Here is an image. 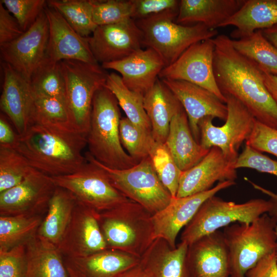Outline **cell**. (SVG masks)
Masks as SVG:
<instances>
[{
    "label": "cell",
    "mask_w": 277,
    "mask_h": 277,
    "mask_svg": "<svg viewBox=\"0 0 277 277\" xmlns=\"http://www.w3.org/2000/svg\"><path fill=\"white\" fill-rule=\"evenodd\" d=\"M165 144L182 171L200 162L210 150L203 148L194 139L184 108L172 118Z\"/></svg>",
    "instance_id": "cell-27"
},
{
    "label": "cell",
    "mask_w": 277,
    "mask_h": 277,
    "mask_svg": "<svg viewBox=\"0 0 277 277\" xmlns=\"http://www.w3.org/2000/svg\"><path fill=\"white\" fill-rule=\"evenodd\" d=\"M24 32L15 17L0 2V46L14 41Z\"/></svg>",
    "instance_id": "cell-47"
},
{
    "label": "cell",
    "mask_w": 277,
    "mask_h": 277,
    "mask_svg": "<svg viewBox=\"0 0 277 277\" xmlns=\"http://www.w3.org/2000/svg\"><path fill=\"white\" fill-rule=\"evenodd\" d=\"M25 277H70L56 246L37 234L26 244Z\"/></svg>",
    "instance_id": "cell-31"
},
{
    "label": "cell",
    "mask_w": 277,
    "mask_h": 277,
    "mask_svg": "<svg viewBox=\"0 0 277 277\" xmlns=\"http://www.w3.org/2000/svg\"><path fill=\"white\" fill-rule=\"evenodd\" d=\"M97 214L77 201L71 222L57 247L63 257H85L108 249Z\"/></svg>",
    "instance_id": "cell-17"
},
{
    "label": "cell",
    "mask_w": 277,
    "mask_h": 277,
    "mask_svg": "<svg viewBox=\"0 0 277 277\" xmlns=\"http://www.w3.org/2000/svg\"><path fill=\"white\" fill-rule=\"evenodd\" d=\"M29 83L32 94L54 97L66 103L65 82L60 62L45 57Z\"/></svg>",
    "instance_id": "cell-37"
},
{
    "label": "cell",
    "mask_w": 277,
    "mask_h": 277,
    "mask_svg": "<svg viewBox=\"0 0 277 277\" xmlns=\"http://www.w3.org/2000/svg\"><path fill=\"white\" fill-rule=\"evenodd\" d=\"M190 277H230L229 256L223 232L216 231L188 245Z\"/></svg>",
    "instance_id": "cell-21"
},
{
    "label": "cell",
    "mask_w": 277,
    "mask_h": 277,
    "mask_svg": "<svg viewBox=\"0 0 277 277\" xmlns=\"http://www.w3.org/2000/svg\"><path fill=\"white\" fill-rule=\"evenodd\" d=\"M47 4L82 37H88L97 27L93 19L92 0H50Z\"/></svg>",
    "instance_id": "cell-36"
},
{
    "label": "cell",
    "mask_w": 277,
    "mask_h": 277,
    "mask_svg": "<svg viewBox=\"0 0 277 277\" xmlns=\"http://www.w3.org/2000/svg\"><path fill=\"white\" fill-rule=\"evenodd\" d=\"M245 144L260 152H267L277 157V129L256 120Z\"/></svg>",
    "instance_id": "cell-45"
},
{
    "label": "cell",
    "mask_w": 277,
    "mask_h": 277,
    "mask_svg": "<svg viewBox=\"0 0 277 277\" xmlns=\"http://www.w3.org/2000/svg\"><path fill=\"white\" fill-rule=\"evenodd\" d=\"M213 70L221 93L240 101L259 122L277 129V105L266 88L264 72L237 51L225 34L213 38Z\"/></svg>",
    "instance_id": "cell-1"
},
{
    "label": "cell",
    "mask_w": 277,
    "mask_h": 277,
    "mask_svg": "<svg viewBox=\"0 0 277 277\" xmlns=\"http://www.w3.org/2000/svg\"><path fill=\"white\" fill-rule=\"evenodd\" d=\"M235 184L233 181L220 182L207 191L184 197H173L165 208L152 215L154 239H162L172 248H175L180 231L192 219L202 205L220 191Z\"/></svg>",
    "instance_id": "cell-15"
},
{
    "label": "cell",
    "mask_w": 277,
    "mask_h": 277,
    "mask_svg": "<svg viewBox=\"0 0 277 277\" xmlns=\"http://www.w3.org/2000/svg\"><path fill=\"white\" fill-rule=\"evenodd\" d=\"M246 180L250 183V184L253 186V187L261 191L263 193L268 195L269 197V199L272 202L273 204V208L272 211L269 213L270 215H272L275 214H277V193L273 192V191L266 189L252 182L247 180Z\"/></svg>",
    "instance_id": "cell-52"
},
{
    "label": "cell",
    "mask_w": 277,
    "mask_h": 277,
    "mask_svg": "<svg viewBox=\"0 0 277 277\" xmlns=\"http://www.w3.org/2000/svg\"><path fill=\"white\" fill-rule=\"evenodd\" d=\"M26 267V244L0 250V277H25Z\"/></svg>",
    "instance_id": "cell-43"
},
{
    "label": "cell",
    "mask_w": 277,
    "mask_h": 277,
    "mask_svg": "<svg viewBox=\"0 0 277 277\" xmlns=\"http://www.w3.org/2000/svg\"><path fill=\"white\" fill-rule=\"evenodd\" d=\"M276 24L277 0H245L243 6L220 27H235L230 36L232 39H238Z\"/></svg>",
    "instance_id": "cell-29"
},
{
    "label": "cell",
    "mask_w": 277,
    "mask_h": 277,
    "mask_svg": "<svg viewBox=\"0 0 277 277\" xmlns=\"http://www.w3.org/2000/svg\"><path fill=\"white\" fill-rule=\"evenodd\" d=\"M118 106L114 95L105 86L95 92L87 145L89 153L102 165L112 169H125L139 162L130 156L121 144Z\"/></svg>",
    "instance_id": "cell-3"
},
{
    "label": "cell",
    "mask_w": 277,
    "mask_h": 277,
    "mask_svg": "<svg viewBox=\"0 0 277 277\" xmlns=\"http://www.w3.org/2000/svg\"><path fill=\"white\" fill-rule=\"evenodd\" d=\"M101 66L118 72L127 88L144 95L153 86L165 64L154 50L147 48L120 61L102 64Z\"/></svg>",
    "instance_id": "cell-23"
},
{
    "label": "cell",
    "mask_w": 277,
    "mask_h": 277,
    "mask_svg": "<svg viewBox=\"0 0 277 277\" xmlns=\"http://www.w3.org/2000/svg\"><path fill=\"white\" fill-rule=\"evenodd\" d=\"M152 215L130 200L98 213V222L108 249L140 259L154 240Z\"/></svg>",
    "instance_id": "cell-4"
},
{
    "label": "cell",
    "mask_w": 277,
    "mask_h": 277,
    "mask_svg": "<svg viewBox=\"0 0 277 277\" xmlns=\"http://www.w3.org/2000/svg\"><path fill=\"white\" fill-rule=\"evenodd\" d=\"M272 216H273L275 220V233H276V239H277V214H274V215H271ZM275 253H276V258H277V246H276V249H275Z\"/></svg>",
    "instance_id": "cell-54"
},
{
    "label": "cell",
    "mask_w": 277,
    "mask_h": 277,
    "mask_svg": "<svg viewBox=\"0 0 277 277\" xmlns=\"http://www.w3.org/2000/svg\"><path fill=\"white\" fill-rule=\"evenodd\" d=\"M264 36L277 49V24L267 29L262 30Z\"/></svg>",
    "instance_id": "cell-53"
},
{
    "label": "cell",
    "mask_w": 277,
    "mask_h": 277,
    "mask_svg": "<svg viewBox=\"0 0 277 277\" xmlns=\"http://www.w3.org/2000/svg\"><path fill=\"white\" fill-rule=\"evenodd\" d=\"M56 187L51 176L32 168L19 184L0 192V216L45 215Z\"/></svg>",
    "instance_id": "cell-13"
},
{
    "label": "cell",
    "mask_w": 277,
    "mask_h": 277,
    "mask_svg": "<svg viewBox=\"0 0 277 277\" xmlns=\"http://www.w3.org/2000/svg\"><path fill=\"white\" fill-rule=\"evenodd\" d=\"M104 86L114 95L126 117L144 131L152 134L150 122L144 107V95L127 88L120 75L115 72L108 74Z\"/></svg>",
    "instance_id": "cell-32"
},
{
    "label": "cell",
    "mask_w": 277,
    "mask_h": 277,
    "mask_svg": "<svg viewBox=\"0 0 277 277\" xmlns=\"http://www.w3.org/2000/svg\"><path fill=\"white\" fill-rule=\"evenodd\" d=\"M20 135L15 133L3 114L0 116V148L16 149Z\"/></svg>",
    "instance_id": "cell-49"
},
{
    "label": "cell",
    "mask_w": 277,
    "mask_h": 277,
    "mask_svg": "<svg viewBox=\"0 0 277 277\" xmlns=\"http://www.w3.org/2000/svg\"><path fill=\"white\" fill-rule=\"evenodd\" d=\"M180 2L177 0H132V18L137 20L166 11L179 10Z\"/></svg>",
    "instance_id": "cell-46"
},
{
    "label": "cell",
    "mask_w": 277,
    "mask_h": 277,
    "mask_svg": "<svg viewBox=\"0 0 277 277\" xmlns=\"http://www.w3.org/2000/svg\"><path fill=\"white\" fill-rule=\"evenodd\" d=\"M86 145L85 134L33 124L20 136L16 150L32 168L53 177L80 169L87 162Z\"/></svg>",
    "instance_id": "cell-2"
},
{
    "label": "cell",
    "mask_w": 277,
    "mask_h": 277,
    "mask_svg": "<svg viewBox=\"0 0 277 277\" xmlns=\"http://www.w3.org/2000/svg\"><path fill=\"white\" fill-rule=\"evenodd\" d=\"M3 72L1 110L11 121L16 132L22 136L31 124L33 95L30 86L20 73L4 62Z\"/></svg>",
    "instance_id": "cell-22"
},
{
    "label": "cell",
    "mask_w": 277,
    "mask_h": 277,
    "mask_svg": "<svg viewBox=\"0 0 277 277\" xmlns=\"http://www.w3.org/2000/svg\"><path fill=\"white\" fill-rule=\"evenodd\" d=\"M51 178L56 186L69 191L77 202L97 213L129 200L113 185L101 167L88 160L76 172Z\"/></svg>",
    "instance_id": "cell-10"
},
{
    "label": "cell",
    "mask_w": 277,
    "mask_h": 277,
    "mask_svg": "<svg viewBox=\"0 0 277 277\" xmlns=\"http://www.w3.org/2000/svg\"><path fill=\"white\" fill-rule=\"evenodd\" d=\"M244 2L245 0H181L175 21L183 25L202 24L215 30Z\"/></svg>",
    "instance_id": "cell-25"
},
{
    "label": "cell",
    "mask_w": 277,
    "mask_h": 277,
    "mask_svg": "<svg viewBox=\"0 0 277 277\" xmlns=\"http://www.w3.org/2000/svg\"><path fill=\"white\" fill-rule=\"evenodd\" d=\"M265 85L277 105V75L264 72Z\"/></svg>",
    "instance_id": "cell-51"
},
{
    "label": "cell",
    "mask_w": 277,
    "mask_h": 277,
    "mask_svg": "<svg viewBox=\"0 0 277 277\" xmlns=\"http://www.w3.org/2000/svg\"><path fill=\"white\" fill-rule=\"evenodd\" d=\"M45 215L0 216V250L26 244L37 234Z\"/></svg>",
    "instance_id": "cell-33"
},
{
    "label": "cell",
    "mask_w": 277,
    "mask_h": 277,
    "mask_svg": "<svg viewBox=\"0 0 277 277\" xmlns=\"http://www.w3.org/2000/svg\"><path fill=\"white\" fill-rule=\"evenodd\" d=\"M49 24V39L46 57L54 62L73 60L98 64L95 59L88 37L80 35L56 10L46 6Z\"/></svg>",
    "instance_id": "cell-20"
},
{
    "label": "cell",
    "mask_w": 277,
    "mask_h": 277,
    "mask_svg": "<svg viewBox=\"0 0 277 277\" xmlns=\"http://www.w3.org/2000/svg\"><path fill=\"white\" fill-rule=\"evenodd\" d=\"M92 3L93 19L97 26L118 24L132 18V0H92Z\"/></svg>",
    "instance_id": "cell-41"
},
{
    "label": "cell",
    "mask_w": 277,
    "mask_h": 277,
    "mask_svg": "<svg viewBox=\"0 0 277 277\" xmlns=\"http://www.w3.org/2000/svg\"><path fill=\"white\" fill-rule=\"evenodd\" d=\"M144 107L150 122L154 140L165 143L172 118L183 107L159 78L144 94Z\"/></svg>",
    "instance_id": "cell-28"
},
{
    "label": "cell",
    "mask_w": 277,
    "mask_h": 277,
    "mask_svg": "<svg viewBox=\"0 0 277 277\" xmlns=\"http://www.w3.org/2000/svg\"><path fill=\"white\" fill-rule=\"evenodd\" d=\"M88 40L95 59L102 64L122 60L143 46L142 33L132 18L98 26Z\"/></svg>",
    "instance_id": "cell-16"
},
{
    "label": "cell",
    "mask_w": 277,
    "mask_h": 277,
    "mask_svg": "<svg viewBox=\"0 0 277 277\" xmlns=\"http://www.w3.org/2000/svg\"><path fill=\"white\" fill-rule=\"evenodd\" d=\"M227 116L224 124L215 126L212 116H206L199 123L200 144L204 148L216 147L221 149L228 160L235 162L239 150L253 129L256 119L238 100L225 95Z\"/></svg>",
    "instance_id": "cell-11"
},
{
    "label": "cell",
    "mask_w": 277,
    "mask_h": 277,
    "mask_svg": "<svg viewBox=\"0 0 277 277\" xmlns=\"http://www.w3.org/2000/svg\"><path fill=\"white\" fill-rule=\"evenodd\" d=\"M235 164L227 159L220 149L211 147L200 162L182 171L176 197L207 191L217 181H235L238 177Z\"/></svg>",
    "instance_id": "cell-19"
},
{
    "label": "cell",
    "mask_w": 277,
    "mask_h": 277,
    "mask_svg": "<svg viewBox=\"0 0 277 277\" xmlns=\"http://www.w3.org/2000/svg\"><path fill=\"white\" fill-rule=\"evenodd\" d=\"M215 45L213 38L197 42L186 49L173 63L165 67L159 78L186 81L214 94L226 104L216 84L213 70Z\"/></svg>",
    "instance_id": "cell-12"
},
{
    "label": "cell",
    "mask_w": 277,
    "mask_h": 277,
    "mask_svg": "<svg viewBox=\"0 0 277 277\" xmlns=\"http://www.w3.org/2000/svg\"><path fill=\"white\" fill-rule=\"evenodd\" d=\"M32 95L31 125L36 124L61 130L77 132L72 125L65 102L54 97Z\"/></svg>",
    "instance_id": "cell-35"
},
{
    "label": "cell",
    "mask_w": 277,
    "mask_h": 277,
    "mask_svg": "<svg viewBox=\"0 0 277 277\" xmlns=\"http://www.w3.org/2000/svg\"><path fill=\"white\" fill-rule=\"evenodd\" d=\"M188 245L180 242L172 248L162 239H155L140 258L153 277H190L186 263Z\"/></svg>",
    "instance_id": "cell-26"
},
{
    "label": "cell",
    "mask_w": 277,
    "mask_h": 277,
    "mask_svg": "<svg viewBox=\"0 0 277 277\" xmlns=\"http://www.w3.org/2000/svg\"><path fill=\"white\" fill-rule=\"evenodd\" d=\"M273 208V204L270 199H255L237 204L213 195L202 205L183 228L181 242L189 245L231 224L251 223L264 214L270 213Z\"/></svg>",
    "instance_id": "cell-7"
},
{
    "label": "cell",
    "mask_w": 277,
    "mask_h": 277,
    "mask_svg": "<svg viewBox=\"0 0 277 277\" xmlns=\"http://www.w3.org/2000/svg\"><path fill=\"white\" fill-rule=\"evenodd\" d=\"M235 168H251L277 176V161L246 144L236 161Z\"/></svg>",
    "instance_id": "cell-44"
},
{
    "label": "cell",
    "mask_w": 277,
    "mask_h": 277,
    "mask_svg": "<svg viewBox=\"0 0 277 277\" xmlns=\"http://www.w3.org/2000/svg\"><path fill=\"white\" fill-rule=\"evenodd\" d=\"M180 102L186 112L192 134L200 143V121L206 116L225 121L227 107L214 94L194 84L181 80L161 79Z\"/></svg>",
    "instance_id": "cell-18"
},
{
    "label": "cell",
    "mask_w": 277,
    "mask_h": 277,
    "mask_svg": "<svg viewBox=\"0 0 277 277\" xmlns=\"http://www.w3.org/2000/svg\"><path fill=\"white\" fill-rule=\"evenodd\" d=\"M70 277H115L137 264L140 258L112 249L85 257H63Z\"/></svg>",
    "instance_id": "cell-24"
},
{
    "label": "cell",
    "mask_w": 277,
    "mask_h": 277,
    "mask_svg": "<svg viewBox=\"0 0 277 277\" xmlns=\"http://www.w3.org/2000/svg\"><path fill=\"white\" fill-rule=\"evenodd\" d=\"M179 10H168L134 20L143 35V46L154 50L165 67L175 62L191 45L218 35L217 31L202 24H179Z\"/></svg>",
    "instance_id": "cell-5"
},
{
    "label": "cell",
    "mask_w": 277,
    "mask_h": 277,
    "mask_svg": "<svg viewBox=\"0 0 277 277\" xmlns=\"http://www.w3.org/2000/svg\"><path fill=\"white\" fill-rule=\"evenodd\" d=\"M76 204L77 200L71 193L56 186L37 235L57 247L71 222Z\"/></svg>",
    "instance_id": "cell-30"
},
{
    "label": "cell",
    "mask_w": 277,
    "mask_h": 277,
    "mask_svg": "<svg viewBox=\"0 0 277 277\" xmlns=\"http://www.w3.org/2000/svg\"><path fill=\"white\" fill-rule=\"evenodd\" d=\"M25 32L35 22L46 6L44 0H1Z\"/></svg>",
    "instance_id": "cell-42"
},
{
    "label": "cell",
    "mask_w": 277,
    "mask_h": 277,
    "mask_svg": "<svg viewBox=\"0 0 277 277\" xmlns=\"http://www.w3.org/2000/svg\"><path fill=\"white\" fill-rule=\"evenodd\" d=\"M85 155L106 172L117 190L151 214L163 209L172 200L173 197L160 180L149 156L131 168L116 169L102 165L88 152Z\"/></svg>",
    "instance_id": "cell-9"
},
{
    "label": "cell",
    "mask_w": 277,
    "mask_h": 277,
    "mask_svg": "<svg viewBox=\"0 0 277 277\" xmlns=\"http://www.w3.org/2000/svg\"><path fill=\"white\" fill-rule=\"evenodd\" d=\"M121 144L127 153L138 162L149 156L154 139L152 134L144 131L127 117H122L119 125Z\"/></svg>",
    "instance_id": "cell-40"
},
{
    "label": "cell",
    "mask_w": 277,
    "mask_h": 277,
    "mask_svg": "<svg viewBox=\"0 0 277 277\" xmlns=\"http://www.w3.org/2000/svg\"><path fill=\"white\" fill-rule=\"evenodd\" d=\"M274 217L265 213L251 223H234L223 231L229 256L230 277H245L261 259L275 251Z\"/></svg>",
    "instance_id": "cell-6"
},
{
    "label": "cell",
    "mask_w": 277,
    "mask_h": 277,
    "mask_svg": "<svg viewBox=\"0 0 277 277\" xmlns=\"http://www.w3.org/2000/svg\"><path fill=\"white\" fill-rule=\"evenodd\" d=\"M245 277H277L275 251L261 259L246 272Z\"/></svg>",
    "instance_id": "cell-48"
},
{
    "label": "cell",
    "mask_w": 277,
    "mask_h": 277,
    "mask_svg": "<svg viewBox=\"0 0 277 277\" xmlns=\"http://www.w3.org/2000/svg\"><path fill=\"white\" fill-rule=\"evenodd\" d=\"M115 277H153L140 262Z\"/></svg>",
    "instance_id": "cell-50"
},
{
    "label": "cell",
    "mask_w": 277,
    "mask_h": 277,
    "mask_svg": "<svg viewBox=\"0 0 277 277\" xmlns=\"http://www.w3.org/2000/svg\"><path fill=\"white\" fill-rule=\"evenodd\" d=\"M32 169L16 150L0 148V192L19 184Z\"/></svg>",
    "instance_id": "cell-39"
},
{
    "label": "cell",
    "mask_w": 277,
    "mask_h": 277,
    "mask_svg": "<svg viewBox=\"0 0 277 277\" xmlns=\"http://www.w3.org/2000/svg\"><path fill=\"white\" fill-rule=\"evenodd\" d=\"M49 33L48 21L44 10L22 35L0 46L3 62L10 65L29 82L34 71L46 57Z\"/></svg>",
    "instance_id": "cell-14"
},
{
    "label": "cell",
    "mask_w": 277,
    "mask_h": 277,
    "mask_svg": "<svg viewBox=\"0 0 277 277\" xmlns=\"http://www.w3.org/2000/svg\"><path fill=\"white\" fill-rule=\"evenodd\" d=\"M66 87V105L72 125L87 136L93 97L104 86L108 73L98 64L78 60L60 62Z\"/></svg>",
    "instance_id": "cell-8"
},
{
    "label": "cell",
    "mask_w": 277,
    "mask_h": 277,
    "mask_svg": "<svg viewBox=\"0 0 277 277\" xmlns=\"http://www.w3.org/2000/svg\"><path fill=\"white\" fill-rule=\"evenodd\" d=\"M231 43L237 51L254 62L264 72L277 75V49L262 30L238 39H231Z\"/></svg>",
    "instance_id": "cell-34"
},
{
    "label": "cell",
    "mask_w": 277,
    "mask_h": 277,
    "mask_svg": "<svg viewBox=\"0 0 277 277\" xmlns=\"http://www.w3.org/2000/svg\"><path fill=\"white\" fill-rule=\"evenodd\" d=\"M149 156L160 180L171 196L175 197L182 171L165 144L153 140Z\"/></svg>",
    "instance_id": "cell-38"
}]
</instances>
